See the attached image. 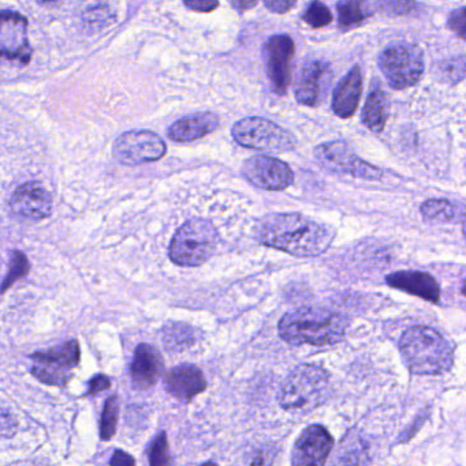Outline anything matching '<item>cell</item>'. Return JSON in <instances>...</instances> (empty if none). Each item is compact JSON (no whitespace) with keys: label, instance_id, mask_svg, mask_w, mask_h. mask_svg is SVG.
<instances>
[{"label":"cell","instance_id":"obj_41","mask_svg":"<svg viewBox=\"0 0 466 466\" xmlns=\"http://www.w3.org/2000/svg\"><path fill=\"white\" fill-rule=\"evenodd\" d=\"M200 466H219V465L213 464V462H205V464H202Z\"/></svg>","mask_w":466,"mask_h":466},{"label":"cell","instance_id":"obj_29","mask_svg":"<svg viewBox=\"0 0 466 466\" xmlns=\"http://www.w3.org/2000/svg\"><path fill=\"white\" fill-rule=\"evenodd\" d=\"M30 270V263L26 255L21 251H14L11 254L10 268H8L7 276L5 281L0 285V292H5L11 285L16 284L19 279L26 276Z\"/></svg>","mask_w":466,"mask_h":466},{"label":"cell","instance_id":"obj_31","mask_svg":"<svg viewBox=\"0 0 466 466\" xmlns=\"http://www.w3.org/2000/svg\"><path fill=\"white\" fill-rule=\"evenodd\" d=\"M377 5L388 15H412L421 7L415 0H377Z\"/></svg>","mask_w":466,"mask_h":466},{"label":"cell","instance_id":"obj_30","mask_svg":"<svg viewBox=\"0 0 466 466\" xmlns=\"http://www.w3.org/2000/svg\"><path fill=\"white\" fill-rule=\"evenodd\" d=\"M150 466H171V456H170L169 441L166 432H161L150 443L148 451Z\"/></svg>","mask_w":466,"mask_h":466},{"label":"cell","instance_id":"obj_36","mask_svg":"<svg viewBox=\"0 0 466 466\" xmlns=\"http://www.w3.org/2000/svg\"><path fill=\"white\" fill-rule=\"evenodd\" d=\"M297 0H264L265 7L273 13L284 14L295 7Z\"/></svg>","mask_w":466,"mask_h":466},{"label":"cell","instance_id":"obj_10","mask_svg":"<svg viewBox=\"0 0 466 466\" xmlns=\"http://www.w3.org/2000/svg\"><path fill=\"white\" fill-rule=\"evenodd\" d=\"M167 147L158 134L147 130L128 131L115 141L114 157L123 166H141L161 160Z\"/></svg>","mask_w":466,"mask_h":466},{"label":"cell","instance_id":"obj_11","mask_svg":"<svg viewBox=\"0 0 466 466\" xmlns=\"http://www.w3.org/2000/svg\"><path fill=\"white\" fill-rule=\"evenodd\" d=\"M268 78L276 95H285L292 82L295 44L287 35H271L263 46Z\"/></svg>","mask_w":466,"mask_h":466},{"label":"cell","instance_id":"obj_21","mask_svg":"<svg viewBox=\"0 0 466 466\" xmlns=\"http://www.w3.org/2000/svg\"><path fill=\"white\" fill-rule=\"evenodd\" d=\"M219 116L212 112H200L177 120L169 128V137L174 142L188 144L204 138L218 128Z\"/></svg>","mask_w":466,"mask_h":466},{"label":"cell","instance_id":"obj_38","mask_svg":"<svg viewBox=\"0 0 466 466\" xmlns=\"http://www.w3.org/2000/svg\"><path fill=\"white\" fill-rule=\"evenodd\" d=\"M109 386H111V382H109V380L106 375H98V377H95L90 380L89 391H88V394H96L98 393V391L107 390Z\"/></svg>","mask_w":466,"mask_h":466},{"label":"cell","instance_id":"obj_27","mask_svg":"<svg viewBox=\"0 0 466 466\" xmlns=\"http://www.w3.org/2000/svg\"><path fill=\"white\" fill-rule=\"evenodd\" d=\"M118 418H119V402L117 397H109L104 405L100 421V438L103 441L111 440L117 431Z\"/></svg>","mask_w":466,"mask_h":466},{"label":"cell","instance_id":"obj_13","mask_svg":"<svg viewBox=\"0 0 466 466\" xmlns=\"http://www.w3.org/2000/svg\"><path fill=\"white\" fill-rule=\"evenodd\" d=\"M32 54L26 18L16 11L0 10V59L27 65Z\"/></svg>","mask_w":466,"mask_h":466},{"label":"cell","instance_id":"obj_2","mask_svg":"<svg viewBox=\"0 0 466 466\" xmlns=\"http://www.w3.org/2000/svg\"><path fill=\"white\" fill-rule=\"evenodd\" d=\"M349 319L341 312L323 307H303L287 312L279 320V336L292 345L326 347L341 342L349 329Z\"/></svg>","mask_w":466,"mask_h":466},{"label":"cell","instance_id":"obj_24","mask_svg":"<svg viewBox=\"0 0 466 466\" xmlns=\"http://www.w3.org/2000/svg\"><path fill=\"white\" fill-rule=\"evenodd\" d=\"M163 342L167 350L181 352L196 342V330L186 323H169L163 329Z\"/></svg>","mask_w":466,"mask_h":466},{"label":"cell","instance_id":"obj_16","mask_svg":"<svg viewBox=\"0 0 466 466\" xmlns=\"http://www.w3.org/2000/svg\"><path fill=\"white\" fill-rule=\"evenodd\" d=\"M386 284L430 303H440V287L437 279L426 271L399 270L386 277Z\"/></svg>","mask_w":466,"mask_h":466},{"label":"cell","instance_id":"obj_1","mask_svg":"<svg viewBox=\"0 0 466 466\" xmlns=\"http://www.w3.org/2000/svg\"><path fill=\"white\" fill-rule=\"evenodd\" d=\"M254 238L293 257L314 258L330 248L336 229L298 213H271L257 221Z\"/></svg>","mask_w":466,"mask_h":466},{"label":"cell","instance_id":"obj_39","mask_svg":"<svg viewBox=\"0 0 466 466\" xmlns=\"http://www.w3.org/2000/svg\"><path fill=\"white\" fill-rule=\"evenodd\" d=\"M230 2H232L233 7H234L235 10L243 13V11H248L251 10V8H254V5L259 3V0H230Z\"/></svg>","mask_w":466,"mask_h":466},{"label":"cell","instance_id":"obj_32","mask_svg":"<svg viewBox=\"0 0 466 466\" xmlns=\"http://www.w3.org/2000/svg\"><path fill=\"white\" fill-rule=\"evenodd\" d=\"M442 76H445L446 81H450L451 84H459L464 79L465 76V57L461 55L456 59L446 62L442 66Z\"/></svg>","mask_w":466,"mask_h":466},{"label":"cell","instance_id":"obj_25","mask_svg":"<svg viewBox=\"0 0 466 466\" xmlns=\"http://www.w3.org/2000/svg\"><path fill=\"white\" fill-rule=\"evenodd\" d=\"M368 448L363 438L357 434H349L342 443L337 466H366Z\"/></svg>","mask_w":466,"mask_h":466},{"label":"cell","instance_id":"obj_33","mask_svg":"<svg viewBox=\"0 0 466 466\" xmlns=\"http://www.w3.org/2000/svg\"><path fill=\"white\" fill-rule=\"evenodd\" d=\"M449 27L459 35L460 38H465V8L460 7L459 10L453 11L449 16Z\"/></svg>","mask_w":466,"mask_h":466},{"label":"cell","instance_id":"obj_17","mask_svg":"<svg viewBox=\"0 0 466 466\" xmlns=\"http://www.w3.org/2000/svg\"><path fill=\"white\" fill-rule=\"evenodd\" d=\"M166 390L181 401H191L207 389V380L199 367L181 364L174 367L164 380Z\"/></svg>","mask_w":466,"mask_h":466},{"label":"cell","instance_id":"obj_28","mask_svg":"<svg viewBox=\"0 0 466 466\" xmlns=\"http://www.w3.org/2000/svg\"><path fill=\"white\" fill-rule=\"evenodd\" d=\"M303 19L314 29H320V27L328 26L333 22L334 16L330 8L325 3L320 2V0H312L306 5Z\"/></svg>","mask_w":466,"mask_h":466},{"label":"cell","instance_id":"obj_22","mask_svg":"<svg viewBox=\"0 0 466 466\" xmlns=\"http://www.w3.org/2000/svg\"><path fill=\"white\" fill-rule=\"evenodd\" d=\"M388 114H390V104H388V96L380 87V84L375 85L367 98L361 119L369 130L374 133H382L388 123Z\"/></svg>","mask_w":466,"mask_h":466},{"label":"cell","instance_id":"obj_20","mask_svg":"<svg viewBox=\"0 0 466 466\" xmlns=\"http://www.w3.org/2000/svg\"><path fill=\"white\" fill-rule=\"evenodd\" d=\"M363 93V73L355 66L334 90L333 111L341 119H349L356 114Z\"/></svg>","mask_w":466,"mask_h":466},{"label":"cell","instance_id":"obj_19","mask_svg":"<svg viewBox=\"0 0 466 466\" xmlns=\"http://www.w3.org/2000/svg\"><path fill=\"white\" fill-rule=\"evenodd\" d=\"M328 76V65L323 60H311L301 68L295 82V98L306 106H316L322 100L323 84Z\"/></svg>","mask_w":466,"mask_h":466},{"label":"cell","instance_id":"obj_12","mask_svg":"<svg viewBox=\"0 0 466 466\" xmlns=\"http://www.w3.org/2000/svg\"><path fill=\"white\" fill-rule=\"evenodd\" d=\"M243 177L254 187L284 191L295 182V174L285 161L270 156H254L243 164Z\"/></svg>","mask_w":466,"mask_h":466},{"label":"cell","instance_id":"obj_40","mask_svg":"<svg viewBox=\"0 0 466 466\" xmlns=\"http://www.w3.org/2000/svg\"><path fill=\"white\" fill-rule=\"evenodd\" d=\"M38 2H40L41 5H57V3H59L60 0H38Z\"/></svg>","mask_w":466,"mask_h":466},{"label":"cell","instance_id":"obj_9","mask_svg":"<svg viewBox=\"0 0 466 466\" xmlns=\"http://www.w3.org/2000/svg\"><path fill=\"white\" fill-rule=\"evenodd\" d=\"M315 157L328 171L352 175L356 179L380 180L383 172L358 158L352 147L344 141L326 142L315 149Z\"/></svg>","mask_w":466,"mask_h":466},{"label":"cell","instance_id":"obj_5","mask_svg":"<svg viewBox=\"0 0 466 466\" xmlns=\"http://www.w3.org/2000/svg\"><path fill=\"white\" fill-rule=\"evenodd\" d=\"M219 233L211 221L193 218L183 224L170 243V259L178 266L197 268L215 255Z\"/></svg>","mask_w":466,"mask_h":466},{"label":"cell","instance_id":"obj_3","mask_svg":"<svg viewBox=\"0 0 466 466\" xmlns=\"http://www.w3.org/2000/svg\"><path fill=\"white\" fill-rule=\"evenodd\" d=\"M402 358L416 375H440L451 370L454 350L450 342L435 329L413 326L399 341Z\"/></svg>","mask_w":466,"mask_h":466},{"label":"cell","instance_id":"obj_37","mask_svg":"<svg viewBox=\"0 0 466 466\" xmlns=\"http://www.w3.org/2000/svg\"><path fill=\"white\" fill-rule=\"evenodd\" d=\"M109 465L111 466H136V461H134L133 457L130 454L125 453L122 451H115L114 454H112L111 461H109Z\"/></svg>","mask_w":466,"mask_h":466},{"label":"cell","instance_id":"obj_7","mask_svg":"<svg viewBox=\"0 0 466 466\" xmlns=\"http://www.w3.org/2000/svg\"><path fill=\"white\" fill-rule=\"evenodd\" d=\"M379 67L393 89L415 86L424 73L423 49L412 43L391 44L380 54Z\"/></svg>","mask_w":466,"mask_h":466},{"label":"cell","instance_id":"obj_6","mask_svg":"<svg viewBox=\"0 0 466 466\" xmlns=\"http://www.w3.org/2000/svg\"><path fill=\"white\" fill-rule=\"evenodd\" d=\"M233 138L241 147L268 153H286L295 147L292 133L264 117H245L233 126Z\"/></svg>","mask_w":466,"mask_h":466},{"label":"cell","instance_id":"obj_8","mask_svg":"<svg viewBox=\"0 0 466 466\" xmlns=\"http://www.w3.org/2000/svg\"><path fill=\"white\" fill-rule=\"evenodd\" d=\"M35 366L32 374L40 382L51 386H65L70 380V371L79 363V345L76 339L65 342L30 356Z\"/></svg>","mask_w":466,"mask_h":466},{"label":"cell","instance_id":"obj_34","mask_svg":"<svg viewBox=\"0 0 466 466\" xmlns=\"http://www.w3.org/2000/svg\"><path fill=\"white\" fill-rule=\"evenodd\" d=\"M186 7L197 13H211L219 7V0H183Z\"/></svg>","mask_w":466,"mask_h":466},{"label":"cell","instance_id":"obj_26","mask_svg":"<svg viewBox=\"0 0 466 466\" xmlns=\"http://www.w3.org/2000/svg\"><path fill=\"white\" fill-rule=\"evenodd\" d=\"M420 210L427 220L438 223H453L459 218V209L448 199H429L421 205Z\"/></svg>","mask_w":466,"mask_h":466},{"label":"cell","instance_id":"obj_14","mask_svg":"<svg viewBox=\"0 0 466 466\" xmlns=\"http://www.w3.org/2000/svg\"><path fill=\"white\" fill-rule=\"evenodd\" d=\"M334 448L330 432L314 424L304 430L292 453V466H325Z\"/></svg>","mask_w":466,"mask_h":466},{"label":"cell","instance_id":"obj_4","mask_svg":"<svg viewBox=\"0 0 466 466\" xmlns=\"http://www.w3.org/2000/svg\"><path fill=\"white\" fill-rule=\"evenodd\" d=\"M330 388V375L316 364H301L285 380L279 393L281 407L292 412H309L319 407Z\"/></svg>","mask_w":466,"mask_h":466},{"label":"cell","instance_id":"obj_23","mask_svg":"<svg viewBox=\"0 0 466 466\" xmlns=\"http://www.w3.org/2000/svg\"><path fill=\"white\" fill-rule=\"evenodd\" d=\"M338 26L342 30L355 29L371 16L372 11L367 0H339L337 5Z\"/></svg>","mask_w":466,"mask_h":466},{"label":"cell","instance_id":"obj_15","mask_svg":"<svg viewBox=\"0 0 466 466\" xmlns=\"http://www.w3.org/2000/svg\"><path fill=\"white\" fill-rule=\"evenodd\" d=\"M11 210L26 220H46L52 213V198L46 187L37 182L19 186L11 197Z\"/></svg>","mask_w":466,"mask_h":466},{"label":"cell","instance_id":"obj_18","mask_svg":"<svg viewBox=\"0 0 466 466\" xmlns=\"http://www.w3.org/2000/svg\"><path fill=\"white\" fill-rule=\"evenodd\" d=\"M163 358L156 348L150 344H140L134 352L130 366L131 382L137 389H150L163 374Z\"/></svg>","mask_w":466,"mask_h":466},{"label":"cell","instance_id":"obj_35","mask_svg":"<svg viewBox=\"0 0 466 466\" xmlns=\"http://www.w3.org/2000/svg\"><path fill=\"white\" fill-rule=\"evenodd\" d=\"M274 454L270 449H257L249 460V466H273Z\"/></svg>","mask_w":466,"mask_h":466}]
</instances>
